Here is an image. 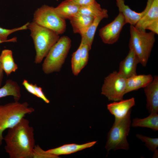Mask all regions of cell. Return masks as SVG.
I'll list each match as a JSON object with an SVG mask.
<instances>
[{
	"label": "cell",
	"instance_id": "obj_1",
	"mask_svg": "<svg viewBox=\"0 0 158 158\" xmlns=\"http://www.w3.org/2000/svg\"><path fill=\"white\" fill-rule=\"evenodd\" d=\"M34 129L24 118L13 127L8 129L4 138L5 149L10 158H32L35 145Z\"/></svg>",
	"mask_w": 158,
	"mask_h": 158
},
{
	"label": "cell",
	"instance_id": "obj_2",
	"mask_svg": "<svg viewBox=\"0 0 158 158\" xmlns=\"http://www.w3.org/2000/svg\"><path fill=\"white\" fill-rule=\"evenodd\" d=\"M28 29L30 32L36 51L35 63H40L49 51L58 41L59 35L49 29L41 26L33 22L29 23Z\"/></svg>",
	"mask_w": 158,
	"mask_h": 158
},
{
	"label": "cell",
	"instance_id": "obj_3",
	"mask_svg": "<svg viewBox=\"0 0 158 158\" xmlns=\"http://www.w3.org/2000/svg\"><path fill=\"white\" fill-rule=\"evenodd\" d=\"M34 111V109L29 107L26 102L20 103L15 101L0 105V145H2L4 138L2 135L3 132L15 126L26 115Z\"/></svg>",
	"mask_w": 158,
	"mask_h": 158
},
{
	"label": "cell",
	"instance_id": "obj_4",
	"mask_svg": "<svg viewBox=\"0 0 158 158\" xmlns=\"http://www.w3.org/2000/svg\"><path fill=\"white\" fill-rule=\"evenodd\" d=\"M131 110L121 118H115L114 122L107 134L105 148L107 152L111 150H128L129 145L127 140L131 126Z\"/></svg>",
	"mask_w": 158,
	"mask_h": 158
},
{
	"label": "cell",
	"instance_id": "obj_5",
	"mask_svg": "<svg viewBox=\"0 0 158 158\" xmlns=\"http://www.w3.org/2000/svg\"><path fill=\"white\" fill-rule=\"evenodd\" d=\"M129 49H133L139 58L140 63L145 66L155 41V34L150 32L140 30L134 26H130Z\"/></svg>",
	"mask_w": 158,
	"mask_h": 158
},
{
	"label": "cell",
	"instance_id": "obj_6",
	"mask_svg": "<svg viewBox=\"0 0 158 158\" xmlns=\"http://www.w3.org/2000/svg\"><path fill=\"white\" fill-rule=\"evenodd\" d=\"M71 41L67 36L60 37L51 47L44 60L42 69L46 74L60 71L71 46Z\"/></svg>",
	"mask_w": 158,
	"mask_h": 158
},
{
	"label": "cell",
	"instance_id": "obj_7",
	"mask_svg": "<svg viewBox=\"0 0 158 158\" xmlns=\"http://www.w3.org/2000/svg\"><path fill=\"white\" fill-rule=\"evenodd\" d=\"M33 21L59 35L63 34L66 30L65 20L59 16L54 7L48 5H44L37 9L34 13Z\"/></svg>",
	"mask_w": 158,
	"mask_h": 158
},
{
	"label": "cell",
	"instance_id": "obj_8",
	"mask_svg": "<svg viewBox=\"0 0 158 158\" xmlns=\"http://www.w3.org/2000/svg\"><path fill=\"white\" fill-rule=\"evenodd\" d=\"M126 78L116 71L105 77L101 89V94L109 101H118L123 99L126 94Z\"/></svg>",
	"mask_w": 158,
	"mask_h": 158
},
{
	"label": "cell",
	"instance_id": "obj_9",
	"mask_svg": "<svg viewBox=\"0 0 158 158\" xmlns=\"http://www.w3.org/2000/svg\"><path fill=\"white\" fill-rule=\"evenodd\" d=\"M126 23L123 14L119 12L114 19L100 29L99 35L105 44H113L118 40L123 26Z\"/></svg>",
	"mask_w": 158,
	"mask_h": 158
},
{
	"label": "cell",
	"instance_id": "obj_10",
	"mask_svg": "<svg viewBox=\"0 0 158 158\" xmlns=\"http://www.w3.org/2000/svg\"><path fill=\"white\" fill-rule=\"evenodd\" d=\"M152 0H147L145 9L140 13L132 10L125 4L124 0H116V4L119 12L124 16L126 23L135 26L137 22L146 14L149 10Z\"/></svg>",
	"mask_w": 158,
	"mask_h": 158
},
{
	"label": "cell",
	"instance_id": "obj_11",
	"mask_svg": "<svg viewBox=\"0 0 158 158\" xmlns=\"http://www.w3.org/2000/svg\"><path fill=\"white\" fill-rule=\"evenodd\" d=\"M129 49L126 57L120 62L118 71L126 78L137 74V66L140 63L139 58L133 49Z\"/></svg>",
	"mask_w": 158,
	"mask_h": 158
},
{
	"label": "cell",
	"instance_id": "obj_12",
	"mask_svg": "<svg viewBox=\"0 0 158 158\" xmlns=\"http://www.w3.org/2000/svg\"><path fill=\"white\" fill-rule=\"evenodd\" d=\"M144 91L146 97V108L150 113L158 112V76L155 75L152 81Z\"/></svg>",
	"mask_w": 158,
	"mask_h": 158
},
{
	"label": "cell",
	"instance_id": "obj_13",
	"mask_svg": "<svg viewBox=\"0 0 158 158\" xmlns=\"http://www.w3.org/2000/svg\"><path fill=\"white\" fill-rule=\"evenodd\" d=\"M135 104L134 97L114 101L107 105V108L115 118H121L126 116Z\"/></svg>",
	"mask_w": 158,
	"mask_h": 158
},
{
	"label": "cell",
	"instance_id": "obj_14",
	"mask_svg": "<svg viewBox=\"0 0 158 158\" xmlns=\"http://www.w3.org/2000/svg\"><path fill=\"white\" fill-rule=\"evenodd\" d=\"M158 22V0H152L146 14L134 26L137 29L146 31L152 24Z\"/></svg>",
	"mask_w": 158,
	"mask_h": 158
},
{
	"label": "cell",
	"instance_id": "obj_15",
	"mask_svg": "<svg viewBox=\"0 0 158 158\" xmlns=\"http://www.w3.org/2000/svg\"><path fill=\"white\" fill-rule=\"evenodd\" d=\"M153 79V77L150 74H136L126 78V94L141 88H144L152 81Z\"/></svg>",
	"mask_w": 158,
	"mask_h": 158
},
{
	"label": "cell",
	"instance_id": "obj_16",
	"mask_svg": "<svg viewBox=\"0 0 158 158\" xmlns=\"http://www.w3.org/2000/svg\"><path fill=\"white\" fill-rule=\"evenodd\" d=\"M94 17L78 13L69 20L73 32L82 35L93 22Z\"/></svg>",
	"mask_w": 158,
	"mask_h": 158
},
{
	"label": "cell",
	"instance_id": "obj_17",
	"mask_svg": "<svg viewBox=\"0 0 158 158\" xmlns=\"http://www.w3.org/2000/svg\"><path fill=\"white\" fill-rule=\"evenodd\" d=\"M97 141H94L81 145L67 144L59 147L49 149L46 151L55 156L71 154L94 146Z\"/></svg>",
	"mask_w": 158,
	"mask_h": 158
},
{
	"label": "cell",
	"instance_id": "obj_18",
	"mask_svg": "<svg viewBox=\"0 0 158 158\" xmlns=\"http://www.w3.org/2000/svg\"><path fill=\"white\" fill-rule=\"evenodd\" d=\"M80 7L69 0H65L54 8V9L56 13L61 18L65 20H70L79 13Z\"/></svg>",
	"mask_w": 158,
	"mask_h": 158
},
{
	"label": "cell",
	"instance_id": "obj_19",
	"mask_svg": "<svg viewBox=\"0 0 158 158\" xmlns=\"http://www.w3.org/2000/svg\"><path fill=\"white\" fill-rule=\"evenodd\" d=\"M108 17V11L105 9L102 14L94 18L93 22L85 32L81 36V39L87 43L90 49L96 30L99 23L103 19L107 18Z\"/></svg>",
	"mask_w": 158,
	"mask_h": 158
},
{
	"label": "cell",
	"instance_id": "obj_20",
	"mask_svg": "<svg viewBox=\"0 0 158 158\" xmlns=\"http://www.w3.org/2000/svg\"><path fill=\"white\" fill-rule=\"evenodd\" d=\"M0 62L3 71L8 76L16 72L18 68L14 61L11 50L5 49L2 51L0 55Z\"/></svg>",
	"mask_w": 158,
	"mask_h": 158
},
{
	"label": "cell",
	"instance_id": "obj_21",
	"mask_svg": "<svg viewBox=\"0 0 158 158\" xmlns=\"http://www.w3.org/2000/svg\"><path fill=\"white\" fill-rule=\"evenodd\" d=\"M11 96L15 101H18L21 97L20 87L17 83L11 79L6 80L5 84L0 88V98Z\"/></svg>",
	"mask_w": 158,
	"mask_h": 158
},
{
	"label": "cell",
	"instance_id": "obj_22",
	"mask_svg": "<svg viewBox=\"0 0 158 158\" xmlns=\"http://www.w3.org/2000/svg\"><path fill=\"white\" fill-rule=\"evenodd\" d=\"M133 127H142L150 128L156 131L158 130V114L157 113H150L147 117L140 118H134L131 123Z\"/></svg>",
	"mask_w": 158,
	"mask_h": 158
},
{
	"label": "cell",
	"instance_id": "obj_23",
	"mask_svg": "<svg viewBox=\"0 0 158 158\" xmlns=\"http://www.w3.org/2000/svg\"><path fill=\"white\" fill-rule=\"evenodd\" d=\"M105 10L102 8L100 5L95 0L89 4L81 6L79 13L95 18L102 14Z\"/></svg>",
	"mask_w": 158,
	"mask_h": 158
},
{
	"label": "cell",
	"instance_id": "obj_24",
	"mask_svg": "<svg viewBox=\"0 0 158 158\" xmlns=\"http://www.w3.org/2000/svg\"><path fill=\"white\" fill-rule=\"evenodd\" d=\"M136 137L142 142L149 150L154 153L153 158H157L158 157V138H153L139 134L136 135Z\"/></svg>",
	"mask_w": 158,
	"mask_h": 158
},
{
	"label": "cell",
	"instance_id": "obj_25",
	"mask_svg": "<svg viewBox=\"0 0 158 158\" xmlns=\"http://www.w3.org/2000/svg\"><path fill=\"white\" fill-rule=\"evenodd\" d=\"M29 22H28L23 25L19 27L9 29L3 28L0 27V38L3 41L7 42H16L17 41V38L14 37L8 40V36L14 32L17 31L25 30L28 29V25Z\"/></svg>",
	"mask_w": 158,
	"mask_h": 158
},
{
	"label": "cell",
	"instance_id": "obj_26",
	"mask_svg": "<svg viewBox=\"0 0 158 158\" xmlns=\"http://www.w3.org/2000/svg\"><path fill=\"white\" fill-rule=\"evenodd\" d=\"M81 45L80 44L77 50L74 52L72 55L71 60V69L73 75H77L80 71Z\"/></svg>",
	"mask_w": 158,
	"mask_h": 158
},
{
	"label": "cell",
	"instance_id": "obj_27",
	"mask_svg": "<svg viewBox=\"0 0 158 158\" xmlns=\"http://www.w3.org/2000/svg\"><path fill=\"white\" fill-rule=\"evenodd\" d=\"M80 51L81 69L87 65L89 59V52L90 50L88 45L83 39H81Z\"/></svg>",
	"mask_w": 158,
	"mask_h": 158
},
{
	"label": "cell",
	"instance_id": "obj_28",
	"mask_svg": "<svg viewBox=\"0 0 158 158\" xmlns=\"http://www.w3.org/2000/svg\"><path fill=\"white\" fill-rule=\"evenodd\" d=\"M58 157L43 150L39 145H35L33 150L32 158H55Z\"/></svg>",
	"mask_w": 158,
	"mask_h": 158
},
{
	"label": "cell",
	"instance_id": "obj_29",
	"mask_svg": "<svg viewBox=\"0 0 158 158\" xmlns=\"http://www.w3.org/2000/svg\"><path fill=\"white\" fill-rule=\"evenodd\" d=\"M33 86L37 94V97L42 99L46 103H49L50 102V101L45 96L42 91V88L38 86L36 84H33Z\"/></svg>",
	"mask_w": 158,
	"mask_h": 158
},
{
	"label": "cell",
	"instance_id": "obj_30",
	"mask_svg": "<svg viewBox=\"0 0 158 158\" xmlns=\"http://www.w3.org/2000/svg\"><path fill=\"white\" fill-rule=\"evenodd\" d=\"M22 85L29 92L37 97V95L35 90L33 84L30 83L27 80L24 79Z\"/></svg>",
	"mask_w": 158,
	"mask_h": 158
},
{
	"label": "cell",
	"instance_id": "obj_31",
	"mask_svg": "<svg viewBox=\"0 0 158 158\" xmlns=\"http://www.w3.org/2000/svg\"><path fill=\"white\" fill-rule=\"evenodd\" d=\"M73 3L80 6H82L89 4L95 0H69Z\"/></svg>",
	"mask_w": 158,
	"mask_h": 158
},
{
	"label": "cell",
	"instance_id": "obj_32",
	"mask_svg": "<svg viewBox=\"0 0 158 158\" xmlns=\"http://www.w3.org/2000/svg\"><path fill=\"white\" fill-rule=\"evenodd\" d=\"M3 71L1 64L0 62V87L2 84L3 77Z\"/></svg>",
	"mask_w": 158,
	"mask_h": 158
},
{
	"label": "cell",
	"instance_id": "obj_33",
	"mask_svg": "<svg viewBox=\"0 0 158 158\" xmlns=\"http://www.w3.org/2000/svg\"><path fill=\"white\" fill-rule=\"evenodd\" d=\"M7 42L6 41L2 40L0 38V44L2 43L3 42Z\"/></svg>",
	"mask_w": 158,
	"mask_h": 158
}]
</instances>
